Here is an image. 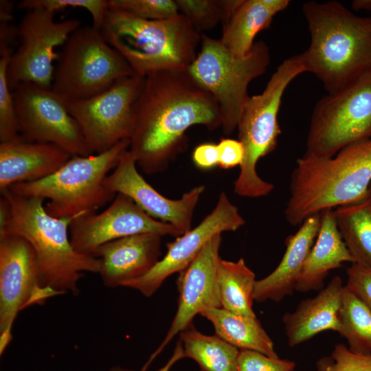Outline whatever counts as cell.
<instances>
[{
	"instance_id": "obj_42",
	"label": "cell",
	"mask_w": 371,
	"mask_h": 371,
	"mask_svg": "<svg viewBox=\"0 0 371 371\" xmlns=\"http://www.w3.org/2000/svg\"><path fill=\"white\" fill-rule=\"evenodd\" d=\"M368 192H369V195L371 196V183L370 185V187H369V189H368Z\"/></svg>"
},
{
	"instance_id": "obj_41",
	"label": "cell",
	"mask_w": 371,
	"mask_h": 371,
	"mask_svg": "<svg viewBox=\"0 0 371 371\" xmlns=\"http://www.w3.org/2000/svg\"><path fill=\"white\" fill-rule=\"evenodd\" d=\"M354 10H371V0H355L352 3Z\"/></svg>"
},
{
	"instance_id": "obj_17",
	"label": "cell",
	"mask_w": 371,
	"mask_h": 371,
	"mask_svg": "<svg viewBox=\"0 0 371 371\" xmlns=\"http://www.w3.org/2000/svg\"><path fill=\"white\" fill-rule=\"evenodd\" d=\"M221 240V234L213 236L192 262L179 272L177 281L179 299L176 314L165 338L143 370L177 334L192 325L196 315L210 308H221L218 284Z\"/></svg>"
},
{
	"instance_id": "obj_9",
	"label": "cell",
	"mask_w": 371,
	"mask_h": 371,
	"mask_svg": "<svg viewBox=\"0 0 371 371\" xmlns=\"http://www.w3.org/2000/svg\"><path fill=\"white\" fill-rule=\"evenodd\" d=\"M51 89L65 102L85 100L135 72L93 25L73 32L59 54Z\"/></svg>"
},
{
	"instance_id": "obj_25",
	"label": "cell",
	"mask_w": 371,
	"mask_h": 371,
	"mask_svg": "<svg viewBox=\"0 0 371 371\" xmlns=\"http://www.w3.org/2000/svg\"><path fill=\"white\" fill-rule=\"evenodd\" d=\"M200 315L212 324L216 336L238 349L278 358L271 339L256 316L237 314L223 308H210Z\"/></svg>"
},
{
	"instance_id": "obj_2",
	"label": "cell",
	"mask_w": 371,
	"mask_h": 371,
	"mask_svg": "<svg viewBox=\"0 0 371 371\" xmlns=\"http://www.w3.org/2000/svg\"><path fill=\"white\" fill-rule=\"evenodd\" d=\"M302 10L311 43L299 56L328 93L371 70V16H359L337 1H308Z\"/></svg>"
},
{
	"instance_id": "obj_33",
	"label": "cell",
	"mask_w": 371,
	"mask_h": 371,
	"mask_svg": "<svg viewBox=\"0 0 371 371\" xmlns=\"http://www.w3.org/2000/svg\"><path fill=\"white\" fill-rule=\"evenodd\" d=\"M17 7L26 11L41 8L54 13L69 7L82 8L91 16L92 25L100 30L108 10V3L106 0H23L18 3Z\"/></svg>"
},
{
	"instance_id": "obj_27",
	"label": "cell",
	"mask_w": 371,
	"mask_h": 371,
	"mask_svg": "<svg viewBox=\"0 0 371 371\" xmlns=\"http://www.w3.org/2000/svg\"><path fill=\"white\" fill-rule=\"evenodd\" d=\"M255 274L243 258L236 262L220 259L218 284L221 308L230 312L256 316L253 311Z\"/></svg>"
},
{
	"instance_id": "obj_10",
	"label": "cell",
	"mask_w": 371,
	"mask_h": 371,
	"mask_svg": "<svg viewBox=\"0 0 371 371\" xmlns=\"http://www.w3.org/2000/svg\"><path fill=\"white\" fill-rule=\"evenodd\" d=\"M371 139V70L319 99L312 112L304 155L332 157Z\"/></svg>"
},
{
	"instance_id": "obj_31",
	"label": "cell",
	"mask_w": 371,
	"mask_h": 371,
	"mask_svg": "<svg viewBox=\"0 0 371 371\" xmlns=\"http://www.w3.org/2000/svg\"><path fill=\"white\" fill-rule=\"evenodd\" d=\"M180 13L183 14L201 34L226 20L222 1L175 0Z\"/></svg>"
},
{
	"instance_id": "obj_12",
	"label": "cell",
	"mask_w": 371,
	"mask_h": 371,
	"mask_svg": "<svg viewBox=\"0 0 371 371\" xmlns=\"http://www.w3.org/2000/svg\"><path fill=\"white\" fill-rule=\"evenodd\" d=\"M144 79L135 74L117 80L93 97L65 102L90 155L103 153L122 140L130 139L134 106Z\"/></svg>"
},
{
	"instance_id": "obj_39",
	"label": "cell",
	"mask_w": 371,
	"mask_h": 371,
	"mask_svg": "<svg viewBox=\"0 0 371 371\" xmlns=\"http://www.w3.org/2000/svg\"><path fill=\"white\" fill-rule=\"evenodd\" d=\"M184 352L181 341L179 339L176 345L174 353L164 366L157 371H169L170 368L179 360L184 358ZM109 371H133L120 366L111 368Z\"/></svg>"
},
{
	"instance_id": "obj_30",
	"label": "cell",
	"mask_w": 371,
	"mask_h": 371,
	"mask_svg": "<svg viewBox=\"0 0 371 371\" xmlns=\"http://www.w3.org/2000/svg\"><path fill=\"white\" fill-rule=\"evenodd\" d=\"M12 54L10 47L0 48V143L22 138L12 92L7 81V69Z\"/></svg>"
},
{
	"instance_id": "obj_5",
	"label": "cell",
	"mask_w": 371,
	"mask_h": 371,
	"mask_svg": "<svg viewBox=\"0 0 371 371\" xmlns=\"http://www.w3.org/2000/svg\"><path fill=\"white\" fill-rule=\"evenodd\" d=\"M100 31L135 74L143 77L188 67L196 57L201 36L181 13L163 20H145L109 8Z\"/></svg>"
},
{
	"instance_id": "obj_16",
	"label": "cell",
	"mask_w": 371,
	"mask_h": 371,
	"mask_svg": "<svg viewBox=\"0 0 371 371\" xmlns=\"http://www.w3.org/2000/svg\"><path fill=\"white\" fill-rule=\"evenodd\" d=\"M245 224L237 207L222 192L213 210L196 227L168 243L166 254L148 273L120 286L133 289L145 297L153 295L167 278L185 269L213 236L236 231Z\"/></svg>"
},
{
	"instance_id": "obj_1",
	"label": "cell",
	"mask_w": 371,
	"mask_h": 371,
	"mask_svg": "<svg viewBox=\"0 0 371 371\" xmlns=\"http://www.w3.org/2000/svg\"><path fill=\"white\" fill-rule=\"evenodd\" d=\"M194 125L209 130L222 126L218 104L191 75L188 67L153 72L145 77L134 106L128 150L142 170H164L187 144Z\"/></svg>"
},
{
	"instance_id": "obj_19",
	"label": "cell",
	"mask_w": 371,
	"mask_h": 371,
	"mask_svg": "<svg viewBox=\"0 0 371 371\" xmlns=\"http://www.w3.org/2000/svg\"><path fill=\"white\" fill-rule=\"evenodd\" d=\"M161 236L153 233L135 234L103 244L95 256L100 260L99 274L107 287L140 278L159 260Z\"/></svg>"
},
{
	"instance_id": "obj_34",
	"label": "cell",
	"mask_w": 371,
	"mask_h": 371,
	"mask_svg": "<svg viewBox=\"0 0 371 371\" xmlns=\"http://www.w3.org/2000/svg\"><path fill=\"white\" fill-rule=\"evenodd\" d=\"M316 368L317 371H371V355L354 352L339 344L329 356L317 361Z\"/></svg>"
},
{
	"instance_id": "obj_8",
	"label": "cell",
	"mask_w": 371,
	"mask_h": 371,
	"mask_svg": "<svg viewBox=\"0 0 371 371\" xmlns=\"http://www.w3.org/2000/svg\"><path fill=\"white\" fill-rule=\"evenodd\" d=\"M265 42H256L249 54L237 57L220 39L201 33V49L188 67L192 77L216 100L222 118V129L229 135L237 128L249 84L262 75L270 63Z\"/></svg>"
},
{
	"instance_id": "obj_35",
	"label": "cell",
	"mask_w": 371,
	"mask_h": 371,
	"mask_svg": "<svg viewBox=\"0 0 371 371\" xmlns=\"http://www.w3.org/2000/svg\"><path fill=\"white\" fill-rule=\"evenodd\" d=\"M295 362L271 358L251 350H240L237 371H293Z\"/></svg>"
},
{
	"instance_id": "obj_11",
	"label": "cell",
	"mask_w": 371,
	"mask_h": 371,
	"mask_svg": "<svg viewBox=\"0 0 371 371\" xmlns=\"http://www.w3.org/2000/svg\"><path fill=\"white\" fill-rule=\"evenodd\" d=\"M54 12L36 8L26 11L17 26L20 45L11 55L7 81L12 91L19 85L31 82L51 89L56 48L64 45L71 34L81 27L78 19L54 20Z\"/></svg>"
},
{
	"instance_id": "obj_32",
	"label": "cell",
	"mask_w": 371,
	"mask_h": 371,
	"mask_svg": "<svg viewBox=\"0 0 371 371\" xmlns=\"http://www.w3.org/2000/svg\"><path fill=\"white\" fill-rule=\"evenodd\" d=\"M108 8L145 20H163L179 12L175 0H108Z\"/></svg>"
},
{
	"instance_id": "obj_13",
	"label": "cell",
	"mask_w": 371,
	"mask_h": 371,
	"mask_svg": "<svg viewBox=\"0 0 371 371\" xmlns=\"http://www.w3.org/2000/svg\"><path fill=\"white\" fill-rule=\"evenodd\" d=\"M12 92L23 140L53 144L71 156L90 155L82 131L65 102L51 89L24 82Z\"/></svg>"
},
{
	"instance_id": "obj_20",
	"label": "cell",
	"mask_w": 371,
	"mask_h": 371,
	"mask_svg": "<svg viewBox=\"0 0 371 371\" xmlns=\"http://www.w3.org/2000/svg\"><path fill=\"white\" fill-rule=\"evenodd\" d=\"M71 157L53 144L29 142L22 138L0 143V192L16 183L43 179Z\"/></svg>"
},
{
	"instance_id": "obj_15",
	"label": "cell",
	"mask_w": 371,
	"mask_h": 371,
	"mask_svg": "<svg viewBox=\"0 0 371 371\" xmlns=\"http://www.w3.org/2000/svg\"><path fill=\"white\" fill-rule=\"evenodd\" d=\"M143 233L161 236L182 235L173 225L153 218L129 197L119 193L104 211L78 216L69 226L74 249L80 254L93 256L104 243Z\"/></svg>"
},
{
	"instance_id": "obj_14",
	"label": "cell",
	"mask_w": 371,
	"mask_h": 371,
	"mask_svg": "<svg viewBox=\"0 0 371 371\" xmlns=\"http://www.w3.org/2000/svg\"><path fill=\"white\" fill-rule=\"evenodd\" d=\"M54 296L41 285L36 257L29 243L16 235L0 236L1 355L12 341L18 313Z\"/></svg>"
},
{
	"instance_id": "obj_29",
	"label": "cell",
	"mask_w": 371,
	"mask_h": 371,
	"mask_svg": "<svg viewBox=\"0 0 371 371\" xmlns=\"http://www.w3.org/2000/svg\"><path fill=\"white\" fill-rule=\"evenodd\" d=\"M338 333L346 339L350 350L371 355V310L346 285L339 310Z\"/></svg>"
},
{
	"instance_id": "obj_28",
	"label": "cell",
	"mask_w": 371,
	"mask_h": 371,
	"mask_svg": "<svg viewBox=\"0 0 371 371\" xmlns=\"http://www.w3.org/2000/svg\"><path fill=\"white\" fill-rule=\"evenodd\" d=\"M179 335L185 357L194 360L200 371H237V348L216 335L201 333L192 324Z\"/></svg>"
},
{
	"instance_id": "obj_40",
	"label": "cell",
	"mask_w": 371,
	"mask_h": 371,
	"mask_svg": "<svg viewBox=\"0 0 371 371\" xmlns=\"http://www.w3.org/2000/svg\"><path fill=\"white\" fill-rule=\"evenodd\" d=\"M15 1L1 0L0 1V21L1 23H10L13 20L14 5Z\"/></svg>"
},
{
	"instance_id": "obj_23",
	"label": "cell",
	"mask_w": 371,
	"mask_h": 371,
	"mask_svg": "<svg viewBox=\"0 0 371 371\" xmlns=\"http://www.w3.org/2000/svg\"><path fill=\"white\" fill-rule=\"evenodd\" d=\"M354 263L355 260L339 231L334 209L322 213L319 230L304 263L295 291L306 293L320 291L330 271Z\"/></svg>"
},
{
	"instance_id": "obj_36",
	"label": "cell",
	"mask_w": 371,
	"mask_h": 371,
	"mask_svg": "<svg viewBox=\"0 0 371 371\" xmlns=\"http://www.w3.org/2000/svg\"><path fill=\"white\" fill-rule=\"evenodd\" d=\"M346 271L348 278L346 286L371 310V269L354 262Z\"/></svg>"
},
{
	"instance_id": "obj_21",
	"label": "cell",
	"mask_w": 371,
	"mask_h": 371,
	"mask_svg": "<svg viewBox=\"0 0 371 371\" xmlns=\"http://www.w3.org/2000/svg\"><path fill=\"white\" fill-rule=\"evenodd\" d=\"M321 217L322 213L308 217L295 234L286 237V249L278 265L267 276L256 282L255 301L279 302L293 293L317 236Z\"/></svg>"
},
{
	"instance_id": "obj_37",
	"label": "cell",
	"mask_w": 371,
	"mask_h": 371,
	"mask_svg": "<svg viewBox=\"0 0 371 371\" xmlns=\"http://www.w3.org/2000/svg\"><path fill=\"white\" fill-rule=\"evenodd\" d=\"M217 148L218 166L221 168L230 169L237 166H240L244 159L245 150L238 139L222 138L217 144Z\"/></svg>"
},
{
	"instance_id": "obj_24",
	"label": "cell",
	"mask_w": 371,
	"mask_h": 371,
	"mask_svg": "<svg viewBox=\"0 0 371 371\" xmlns=\"http://www.w3.org/2000/svg\"><path fill=\"white\" fill-rule=\"evenodd\" d=\"M289 3V0H239L223 23L221 43L234 56H246L255 43L256 34L269 28L273 17Z\"/></svg>"
},
{
	"instance_id": "obj_38",
	"label": "cell",
	"mask_w": 371,
	"mask_h": 371,
	"mask_svg": "<svg viewBox=\"0 0 371 371\" xmlns=\"http://www.w3.org/2000/svg\"><path fill=\"white\" fill-rule=\"evenodd\" d=\"M194 165L202 170H209L218 165L217 144L203 143L196 146L192 153Z\"/></svg>"
},
{
	"instance_id": "obj_18",
	"label": "cell",
	"mask_w": 371,
	"mask_h": 371,
	"mask_svg": "<svg viewBox=\"0 0 371 371\" xmlns=\"http://www.w3.org/2000/svg\"><path fill=\"white\" fill-rule=\"evenodd\" d=\"M136 166L134 156L129 150H126L106 177L105 187L115 194L127 196L149 216L173 225L182 234L190 230L194 211L205 186H195L180 199H170L149 184Z\"/></svg>"
},
{
	"instance_id": "obj_6",
	"label": "cell",
	"mask_w": 371,
	"mask_h": 371,
	"mask_svg": "<svg viewBox=\"0 0 371 371\" xmlns=\"http://www.w3.org/2000/svg\"><path fill=\"white\" fill-rule=\"evenodd\" d=\"M129 145V139H125L101 153L72 156L52 175L8 189L21 196L47 199L45 210L55 218L95 213L116 195L105 187L104 180Z\"/></svg>"
},
{
	"instance_id": "obj_4",
	"label": "cell",
	"mask_w": 371,
	"mask_h": 371,
	"mask_svg": "<svg viewBox=\"0 0 371 371\" xmlns=\"http://www.w3.org/2000/svg\"><path fill=\"white\" fill-rule=\"evenodd\" d=\"M370 183L371 139L350 144L332 157L304 155L291 176L285 218L296 226L312 215L357 203L369 196Z\"/></svg>"
},
{
	"instance_id": "obj_3",
	"label": "cell",
	"mask_w": 371,
	"mask_h": 371,
	"mask_svg": "<svg viewBox=\"0 0 371 371\" xmlns=\"http://www.w3.org/2000/svg\"><path fill=\"white\" fill-rule=\"evenodd\" d=\"M8 201L9 212L0 225V236L16 235L32 247L43 288L55 296L79 293L78 283L85 272L99 273L100 260L77 252L71 243L69 226L78 216L55 218L45 208V199L23 197L9 189L1 192Z\"/></svg>"
},
{
	"instance_id": "obj_22",
	"label": "cell",
	"mask_w": 371,
	"mask_h": 371,
	"mask_svg": "<svg viewBox=\"0 0 371 371\" xmlns=\"http://www.w3.org/2000/svg\"><path fill=\"white\" fill-rule=\"evenodd\" d=\"M344 287L341 278L334 276L315 297L301 301L293 312L283 315L290 347L297 346L325 330L338 333Z\"/></svg>"
},
{
	"instance_id": "obj_26",
	"label": "cell",
	"mask_w": 371,
	"mask_h": 371,
	"mask_svg": "<svg viewBox=\"0 0 371 371\" xmlns=\"http://www.w3.org/2000/svg\"><path fill=\"white\" fill-rule=\"evenodd\" d=\"M334 214L355 262L371 269V196L338 207Z\"/></svg>"
},
{
	"instance_id": "obj_7",
	"label": "cell",
	"mask_w": 371,
	"mask_h": 371,
	"mask_svg": "<svg viewBox=\"0 0 371 371\" xmlns=\"http://www.w3.org/2000/svg\"><path fill=\"white\" fill-rule=\"evenodd\" d=\"M306 72L299 54L286 58L271 75L263 91L249 96L237 125L238 139L243 144L245 157L234 192L240 196L259 198L269 194L273 183L263 180L256 168L259 160L273 151L281 129L278 114L282 95L291 82Z\"/></svg>"
}]
</instances>
